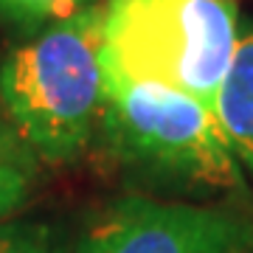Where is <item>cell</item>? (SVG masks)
Returning a JSON list of instances; mask_svg holds the SVG:
<instances>
[{
    "label": "cell",
    "instance_id": "6da1fadb",
    "mask_svg": "<svg viewBox=\"0 0 253 253\" xmlns=\"http://www.w3.org/2000/svg\"><path fill=\"white\" fill-rule=\"evenodd\" d=\"M99 132L126 174L172 200L214 203L248 191L217 110L183 90L104 76Z\"/></svg>",
    "mask_w": 253,
    "mask_h": 253
},
{
    "label": "cell",
    "instance_id": "7a4b0ae2",
    "mask_svg": "<svg viewBox=\"0 0 253 253\" xmlns=\"http://www.w3.org/2000/svg\"><path fill=\"white\" fill-rule=\"evenodd\" d=\"M0 107L40 163L71 166L101 129V6H84L0 59Z\"/></svg>",
    "mask_w": 253,
    "mask_h": 253
},
{
    "label": "cell",
    "instance_id": "3957f363",
    "mask_svg": "<svg viewBox=\"0 0 253 253\" xmlns=\"http://www.w3.org/2000/svg\"><path fill=\"white\" fill-rule=\"evenodd\" d=\"M239 37L236 0H107L101 6L104 76L158 82L214 110Z\"/></svg>",
    "mask_w": 253,
    "mask_h": 253
},
{
    "label": "cell",
    "instance_id": "277c9868",
    "mask_svg": "<svg viewBox=\"0 0 253 253\" xmlns=\"http://www.w3.org/2000/svg\"><path fill=\"white\" fill-rule=\"evenodd\" d=\"M71 253H253V217L234 203L124 194L101 208Z\"/></svg>",
    "mask_w": 253,
    "mask_h": 253
},
{
    "label": "cell",
    "instance_id": "5b68a950",
    "mask_svg": "<svg viewBox=\"0 0 253 253\" xmlns=\"http://www.w3.org/2000/svg\"><path fill=\"white\" fill-rule=\"evenodd\" d=\"M217 118L253 191V23L242 26L231 71L217 96Z\"/></svg>",
    "mask_w": 253,
    "mask_h": 253
},
{
    "label": "cell",
    "instance_id": "8992f818",
    "mask_svg": "<svg viewBox=\"0 0 253 253\" xmlns=\"http://www.w3.org/2000/svg\"><path fill=\"white\" fill-rule=\"evenodd\" d=\"M40 174V158L0 113V222H6L28 203Z\"/></svg>",
    "mask_w": 253,
    "mask_h": 253
},
{
    "label": "cell",
    "instance_id": "52a82bcc",
    "mask_svg": "<svg viewBox=\"0 0 253 253\" xmlns=\"http://www.w3.org/2000/svg\"><path fill=\"white\" fill-rule=\"evenodd\" d=\"M0 253H71V248L54 222L11 217L0 222Z\"/></svg>",
    "mask_w": 253,
    "mask_h": 253
},
{
    "label": "cell",
    "instance_id": "ba28073f",
    "mask_svg": "<svg viewBox=\"0 0 253 253\" xmlns=\"http://www.w3.org/2000/svg\"><path fill=\"white\" fill-rule=\"evenodd\" d=\"M87 0H0V9L11 17L42 20V17H68L73 11L84 9Z\"/></svg>",
    "mask_w": 253,
    "mask_h": 253
}]
</instances>
